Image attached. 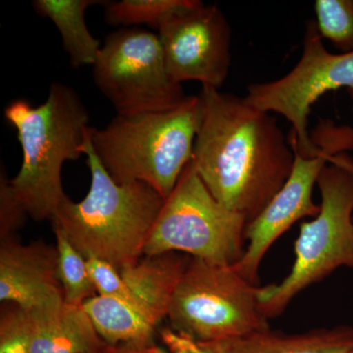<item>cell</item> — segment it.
<instances>
[{"instance_id": "1", "label": "cell", "mask_w": 353, "mask_h": 353, "mask_svg": "<svg viewBox=\"0 0 353 353\" xmlns=\"http://www.w3.org/2000/svg\"><path fill=\"white\" fill-rule=\"evenodd\" d=\"M201 124L192 162L222 205L254 219L287 182L294 153L271 113L202 85Z\"/></svg>"}, {"instance_id": "2", "label": "cell", "mask_w": 353, "mask_h": 353, "mask_svg": "<svg viewBox=\"0 0 353 353\" xmlns=\"http://www.w3.org/2000/svg\"><path fill=\"white\" fill-rule=\"evenodd\" d=\"M4 117L17 131L23 162L11 187L28 215L52 222L67 199L62 185L65 162L78 160L90 131V115L74 88L50 85L46 101L38 106L15 99Z\"/></svg>"}, {"instance_id": "3", "label": "cell", "mask_w": 353, "mask_h": 353, "mask_svg": "<svg viewBox=\"0 0 353 353\" xmlns=\"http://www.w3.org/2000/svg\"><path fill=\"white\" fill-rule=\"evenodd\" d=\"M83 153L92 175L87 196L67 199L51 223L85 259L104 260L120 271L143 256L165 199L145 183H116L94 152L90 129Z\"/></svg>"}, {"instance_id": "4", "label": "cell", "mask_w": 353, "mask_h": 353, "mask_svg": "<svg viewBox=\"0 0 353 353\" xmlns=\"http://www.w3.org/2000/svg\"><path fill=\"white\" fill-rule=\"evenodd\" d=\"M201 118V97L190 95L168 110L116 115L90 138L116 183H143L166 199L192 161Z\"/></svg>"}, {"instance_id": "5", "label": "cell", "mask_w": 353, "mask_h": 353, "mask_svg": "<svg viewBox=\"0 0 353 353\" xmlns=\"http://www.w3.org/2000/svg\"><path fill=\"white\" fill-rule=\"evenodd\" d=\"M320 211L299 227L292 270L279 284L259 288L260 310L267 319L282 314L290 301L341 267L353 269V158L334 157L317 181Z\"/></svg>"}, {"instance_id": "6", "label": "cell", "mask_w": 353, "mask_h": 353, "mask_svg": "<svg viewBox=\"0 0 353 353\" xmlns=\"http://www.w3.org/2000/svg\"><path fill=\"white\" fill-rule=\"evenodd\" d=\"M248 220L216 201L190 161L148 236L143 255L185 253L208 263L232 266L245 253Z\"/></svg>"}, {"instance_id": "7", "label": "cell", "mask_w": 353, "mask_h": 353, "mask_svg": "<svg viewBox=\"0 0 353 353\" xmlns=\"http://www.w3.org/2000/svg\"><path fill=\"white\" fill-rule=\"evenodd\" d=\"M259 285L233 267L190 259L179 281L168 319L172 328L203 341H236L269 330Z\"/></svg>"}, {"instance_id": "8", "label": "cell", "mask_w": 353, "mask_h": 353, "mask_svg": "<svg viewBox=\"0 0 353 353\" xmlns=\"http://www.w3.org/2000/svg\"><path fill=\"white\" fill-rule=\"evenodd\" d=\"M92 74L117 115L168 110L187 97L183 85L169 76L159 37L141 28L109 34Z\"/></svg>"}, {"instance_id": "9", "label": "cell", "mask_w": 353, "mask_h": 353, "mask_svg": "<svg viewBox=\"0 0 353 353\" xmlns=\"http://www.w3.org/2000/svg\"><path fill=\"white\" fill-rule=\"evenodd\" d=\"M345 88L353 99V51L334 54L323 43L314 20L308 21L303 52L296 66L273 82L252 83L245 101L253 108L284 116L292 124L289 143L303 157L319 150L307 129L311 108L323 94Z\"/></svg>"}, {"instance_id": "10", "label": "cell", "mask_w": 353, "mask_h": 353, "mask_svg": "<svg viewBox=\"0 0 353 353\" xmlns=\"http://www.w3.org/2000/svg\"><path fill=\"white\" fill-rule=\"evenodd\" d=\"M165 64L174 82L197 81L219 88L231 67V27L216 4L196 0L169 14L158 28Z\"/></svg>"}, {"instance_id": "11", "label": "cell", "mask_w": 353, "mask_h": 353, "mask_svg": "<svg viewBox=\"0 0 353 353\" xmlns=\"http://www.w3.org/2000/svg\"><path fill=\"white\" fill-rule=\"evenodd\" d=\"M319 175L315 162L296 160L282 189L257 217L246 224L248 248L233 267L252 285H259L260 265L273 243L297 221L307 216L314 218L319 213L320 205L312 199Z\"/></svg>"}, {"instance_id": "12", "label": "cell", "mask_w": 353, "mask_h": 353, "mask_svg": "<svg viewBox=\"0 0 353 353\" xmlns=\"http://www.w3.org/2000/svg\"><path fill=\"white\" fill-rule=\"evenodd\" d=\"M61 301L57 246L43 241L24 245L15 238L1 241L0 301L30 312Z\"/></svg>"}, {"instance_id": "13", "label": "cell", "mask_w": 353, "mask_h": 353, "mask_svg": "<svg viewBox=\"0 0 353 353\" xmlns=\"http://www.w3.org/2000/svg\"><path fill=\"white\" fill-rule=\"evenodd\" d=\"M32 353H105L103 341L83 305L65 301L28 312Z\"/></svg>"}, {"instance_id": "14", "label": "cell", "mask_w": 353, "mask_h": 353, "mask_svg": "<svg viewBox=\"0 0 353 353\" xmlns=\"http://www.w3.org/2000/svg\"><path fill=\"white\" fill-rule=\"evenodd\" d=\"M189 259L178 252L143 255L121 269L134 305L158 326L168 317L172 299Z\"/></svg>"}, {"instance_id": "15", "label": "cell", "mask_w": 353, "mask_h": 353, "mask_svg": "<svg viewBox=\"0 0 353 353\" xmlns=\"http://www.w3.org/2000/svg\"><path fill=\"white\" fill-rule=\"evenodd\" d=\"M83 307L109 347L152 345L157 326L131 303L97 294L85 301Z\"/></svg>"}, {"instance_id": "16", "label": "cell", "mask_w": 353, "mask_h": 353, "mask_svg": "<svg viewBox=\"0 0 353 353\" xmlns=\"http://www.w3.org/2000/svg\"><path fill=\"white\" fill-rule=\"evenodd\" d=\"M353 328L338 326L308 333L259 332L233 341L228 353H352Z\"/></svg>"}, {"instance_id": "17", "label": "cell", "mask_w": 353, "mask_h": 353, "mask_svg": "<svg viewBox=\"0 0 353 353\" xmlns=\"http://www.w3.org/2000/svg\"><path fill=\"white\" fill-rule=\"evenodd\" d=\"M103 4L99 0H34L32 6L43 17L52 21L61 34L64 50L74 68L94 66L101 51V41L90 34L85 24L88 7Z\"/></svg>"}, {"instance_id": "18", "label": "cell", "mask_w": 353, "mask_h": 353, "mask_svg": "<svg viewBox=\"0 0 353 353\" xmlns=\"http://www.w3.org/2000/svg\"><path fill=\"white\" fill-rule=\"evenodd\" d=\"M53 229L57 240V276L63 290L64 301L74 305H83L97 294L88 272L87 259L59 229Z\"/></svg>"}, {"instance_id": "19", "label": "cell", "mask_w": 353, "mask_h": 353, "mask_svg": "<svg viewBox=\"0 0 353 353\" xmlns=\"http://www.w3.org/2000/svg\"><path fill=\"white\" fill-rule=\"evenodd\" d=\"M196 0H121L104 1L105 22L125 28L148 25L158 30L169 14L192 6Z\"/></svg>"}, {"instance_id": "20", "label": "cell", "mask_w": 353, "mask_h": 353, "mask_svg": "<svg viewBox=\"0 0 353 353\" xmlns=\"http://www.w3.org/2000/svg\"><path fill=\"white\" fill-rule=\"evenodd\" d=\"M316 26L322 39L343 53L353 51V0H316Z\"/></svg>"}, {"instance_id": "21", "label": "cell", "mask_w": 353, "mask_h": 353, "mask_svg": "<svg viewBox=\"0 0 353 353\" xmlns=\"http://www.w3.org/2000/svg\"><path fill=\"white\" fill-rule=\"evenodd\" d=\"M0 353H32L29 315L15 304L2 303Z\"/></svg>"}, {"instance_id": "22", "label": "cell", "mask_w": 353, "mask_h": 353, "mask_svg": "<svg viewBox=\"0 0 353 353\" xmlns=\"http://www.w3.org/2000/svg\"><path fill=\"white\" fill-rule=\"evenodd\" d=\"M27 211L18 201L11 187L10 179L1 164L0 170V240L15 238L24 225Z\"/></svg>"}, {"instance_id": "23", "label": "cell", "mask_w": 353, "mask_h": 353, "mask_svg": "<svg viewBox=\"0 0 353 353\" xmlns=\"http://www.w3.org/2000/svg\"><path fill=\"white\" fill-rule=\"evenodd\" d=\"M87 264L97 294L115 297L136 306L131 292L118 269L99 259H87Z\"/></svg>"}, {"instance_id": "24", "label": "cell", "mask_w": 353, "mask_h": 353, "mask_svg": "<svg viewBox=\"0 0 353 353\" xmlns=\"http://www.w3.org/2000/svg\"><path fill=\"white\" fill-rule=\"evenodd\" d=\"M160 338L169 353H228L233 341H203L185 332L166 327L160 330Z\"/></svg>"}, {"instance_id": "25", "label": "cell", "mask_w": 353, "mask_h": 353, "mask_svg": "<svg viewBox=\"0 0 353 353\" xmlns=\"http://www.w3.org/2000/svg\"><path fill=\"white\" fill-rule=\"evenodd\" d=\"M148 347H150V345H148ZM148 347H139V345H120V347H110L105 353H150Z\"/></svg>"}, {"instance_id": "26", "label": "cell", "mask_w": 353, "mask_h": 353, "mask_svg": "<svg viewBox=\"0 0 353 353\" xmlns=\"http://www.w3.org/2000/svg\"><path fill=\"white\" fill-rule=\"evenodd\" d=\"M148 350H150V353H169L167 352L166 348L158 347V345L152 343V345L148 347Z\"/></svg>"}, {"instance_id": "27", "label": "cell", "mask_w": 353, "mask_h": 353, "mask_svg": "<svg viewBox=\"0 0 353 353\" xmlns=\"http://www.w3.org/2000/svg\"><path fill=\"white\" fill-rule=\"evenodd\" d=\"M108 350H109V348H108Z\"/></svg>"}, {"instance_id": "28", "label": "cell", "mask_w": 353, "mask_h": 353, "mask_svg": "<svg viewBox=\"0 0 353 353\" xmlns=\"http://www.w3.org/2000/svg\"><path fill=\"white\" fill-rule=\"evenodd\" d=\"M353 353V352H352Z\"/></svg>"}]
</instances>
